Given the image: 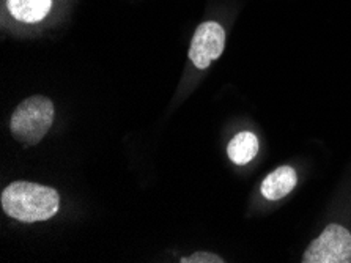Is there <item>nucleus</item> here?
Returning a JSON list of instances; mask_svg holds the SVG:
<instances>
[{
    "label": "nucleus",
    "instance_id": "f257e3e1",
    "mask_svg": "<svg viewBox=\"0 0 351 263\" xmlns=\"http://www.w3.org/2000/svg\"><path fill=\"white\" fill-rule=\"evenodd\" d=\"M2 208L10 218L21 222L47 221L60 208V196L54 187L14 181L2 192Z\"/></svg>",
    "mask_w": 351,
    "mask_h": 263
},
{
    "label": "nucleus",
    "instance_id": "f03ea898",
    "mask_svg": "<svg viewBox=\"0 0 351 263\" xmlns=\"http://www.w3.org/2000/svg\"><path fill=\"white\" fill-rule=\"evenodd\" d=\"M54 104L41 95L24 100L10 119V131L16 141L24 145H36L43 141L54 122Z\"/></svg>",
    "mask_w": 351,
    "mask_h": 263
},
{
    "label": "nucleus",
    "instance_id": "7ed1b4c3",
    "mask_svg": "<svg viewBox=\"0 0 351 263\" xmlns=\"http://www.w3.org/2000/svg\"><path fill=\"white\" fill-rule=\"evenodd\" d=\"M302 263H351V233L343 225L329 224L307 246Z\"/></svg>",
    "mask_w": 351,
    "mask_h": 263
},
{
    "label": "nucleus",
    "instance_id": "20e7f679",
    "mask_svg": "<svg viewBox=\"0 0 351 263\" xmlns=\"http://www.w3.org/2000/svg\"><path fill=\"white\" fill-rule=\"evenodd\" d=\"M226 47V30L219 23L206 21L197 27L191 41L189 58L195 68H208L216 58L221 57Z\"/></svg>",
    "mask_w": 351,
    "mask_h": 263
},
{
    "label": "nucleus",
    "instance_id": "39448f33",
    "mask_svg": "<svg viewBox=\"0 0 351 263\" xmlns=\"http://www.w3.org/2000/svg\"><path fill=\"white\" fill-rule=\"evenodd\" d=\"M298 183V174L290 165H280L276 170L267 175V179L262 181L260 191L262 196L268 201H279L295 190Z\"/></svg>",
    "mask_w": 351,
    "mask_h": 263
},
{
    "label": "nucleus",
    "instance_id": "423d86ee",
    "mask_svg": "<svg viewBox=\"0 0 351 263\" xmlns=\"http://www.w3.org/2000/svg\"><path fill=\"white\" fill-rule=\"evenodd\" d=\"M7 5L10 14L16 21L35 24L49 14L52 0H7Z\"/></svg>",
    "mask_w": 351,
    "mask_h": 263
},
{
    "label": "nucleus",
    "instance_id": "0eeeda50",
    "mask_svg": "<svg viewBox=\"0 0 351 263\" xmlns=\"http://www.w3.org/2000/svg\"><path fill=\"white\" fill-rule=\"evenodd\" d=\"M228 158L237 165H246L257 157L258 139L254 133L243 131L232 139L227 147Z\"/></svg>",
    "mask_w": 351,
    "mask_h": 263
},
{
    "label": "nucleus",
    "instance_id": "6e6552de",
    "mask_svg": "<svg viewBox=\"0 0 351 263\" xmlns=\"http://www.w3.org/2000/svg\"><path fill=\"white\" fill-rule=\"evenodd\" d=\"M182 263H222L224 260L221 259V257H217L215 254H211V252H195V254L189 255V257H183Z\"/></svg>",
    "mask_w": 351,
    "mask_h": 263
}]
</instances>
